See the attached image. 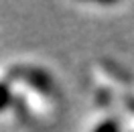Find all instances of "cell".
<instances>
[{"label": "cell", "mask_w": 134, "mask_h": 132, "mask_svg": "<svg viewBox=\"0 0 134 132\" xmlns=\"http://www.w3.org/2000/svg\"><path fill=\"white\" fill-rule=\"evenodd\" d=\"M10 77L18 79L20 83L29 85L31 90L39 91L43 96H53L55 91V81L45 69L41 67H33V65H16L10 69Z\"/></svg>", "instance_id": "1"}, {"label": "cell", "mask_w": 134, "mask_h": 132, "mask_svg": "<svg viewBox=\"0 0 134 132\" xmlns=\"http://www.w3.org/2000/svg\"><path fill=\"white\" fill-rule=\"evenodd\" d=\"M14 102V96H12V90L6 81H0V112H4L8 106H12Z\"/></svg>", "instance_id": "2"}, {"label": "cell", "mask_w": 134, "mask_h": 132, "mask_svg": "<svg viewBox=\"0 0 134 132\" xmlns=\"http://www.w3.org/2000/svg\"><path fill=\"white\" fill-rule=\"evenodd\" d=\"M93 132H120V124L114 118H106L93 128Z\"/></svg>", "instance_id": "3"}, {"label": "cell", "mask_w": 134, "mask_h": 132, "mask_svg": "<svg viewBox=\"0 0 134 132\" xmlns=\"http://www.w3.org/2000/svg\"><path fill=\"white\" fill-rule=\"evenodd\" d=\"M98 104H102V106H108L110 104V91L108 90L98 91Z\"/></svg>", "instance_id": "4"}]
</instances>
